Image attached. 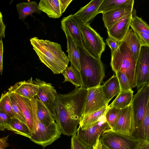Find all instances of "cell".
I'll use <instances>...</instances> for the list:
<instances>
[{"label":"cell","mask_w":149,"mask_h":149,"mask_svg":"<svg viewBox=\"0 0 149 149\" xmlns=\"http://www.w3.org/2000/svg\"><path fill=\"white\" fill-rule=\"evenodd\" d=\"M87 89L76 88L66 94H57L55 101L56 120L61 134L68 136L76 134L84 113Z\"/></svg>","instance_id":"cell-1"},{"label":"cell","mask_w":149,"mask_h":149,"mask_svg":"<svg viewBox=\"0 0 149 149\" xmlns=\"http://www.w3.org/2000/svg\"><path fill=\"white\" fill-rule=\"evenodd\" d=\"M30 40L41 62L54 74L62 73L68 67L69 60L60 44L36 37L31 38Z\"/></svg>","instance_id":"cell-2"},{"label":"cell","mask_w":149,"mask_h":149,"mask_svg":"<svg viewBox=\"0 0 149 149\" xmlns=\"http://www.w3.org/2000/svg\"><path fill=\"white\" fill-rule=\"evenodd\" d=\"M77 44L80 53L81 86L89 89L100 85L105 76L104 67L101 58L94 57L83 46Z\"/></svg>","instance_id":"cell-3"},{"label":"cell","mask_w":149,"mask_h":149,"mask_svg":"<svg viewBox=\"0 0 149 149\" xmlns=\"http://www.w3.org/2000/svg\"><path fill=\"white\" fill-rule=\"evenodd\" d=\"M136 61L133 57L125 38L120 42L118 49L111 54V65L115 72L120 71L126 75L132 89L136 87L135 72Z\"/></svg>","instance_id":"cell-4"},{"label":"cell","mask_w":149,"mask_h":149,"mask_svg":"<svg viewBox=\"0 0 149 149\" xmlns=\"http://www.w3.org/2000/svg\"><path fill=\"white\" fill-rule=\"evenodd\" d=\"M99 140L111 149H136L141 141L132 135L116 132L109 129L105 130Z\"/></svg>","instance_id":"cell-5"},{"label":"cell","mask_w":149,"mask_h":149,"mask_svg":"<svg viewBox=\"0 0 149 149\" xmlns=\"http://www.w3.org/2000/svg\"><path fill=\"white\" fill-rule=\"evenodd\" d=\"M83 46L92 56L101 58L105 49L103 38L89 24H84L80 27Z\"/></svg>","instance_id":"cell-6"},{"label":"cell","mask_w":149,"mask_h":149,"mask_svg":"<svg viewBox=\"0 0 149 149\" xmlns=\"http://www.w3.org/2000/svg\"><path fill=\"white\" fill-rule=\"evenodd\" d=\"M131 102L134 113L135 127L132 136L138 139L146 107L149 99V83L137 90Z\"/></svg>","instance_id":"cell-7"},{"label":"cell","mask_w":149,"mask_h":149,"mask_svg":"<svg viewBox=\"0 0 149 149\" xmlns=\"http://www.w3.org/2000/svg\"><path fill=\"white\" fill-rule=\"evenodd\" d=\"M61 134L56 122L46 126L39 120L37 130L35 133H32L30 139L34 143L41 145L44 149L60 137Z\"/></svg>","instance_id":"cell-8"},{"label":"cell","mask_w":149,"mask_h":149,"mask_svg":"<svg viewBox=\"0 0 149 149\" xmlns=\"http://www.w3.org/2000/svg\"><path fill=\"white\" fill-rule=\"evenodd\" d=\"M109 129V125L104 115L98 121L86 129L82 130L79 127L77 129V136L87 146L93 148L102 133Z\"/></svg>","instance_id":"cell-9"},{"label":"cell","mask_w":149,"mask_h":149,"mask_svg":"<svg viewBox=\"0 0 149 149\" xmlns=\"http://www.w3.org/2000/svg\"><path fill=\"white\" fill-rule=\"evenodd\" d=\"M87 90L82 118L107 107L109 103L104 93L102 85L87 89Z\"/></svg>","instance_id":"cell-10"},{"label":"cell","mask_w":149,"mask_h":149,"mask_svg":"<svg viewBox=\"0 0 149 149\" xmlns=\"http://www.w3.org/2000/svg\"><path fill=\"white\" fill-rule=\"evenodd\" d=\"M14 93L21 108L27 126L32 133H35L37 130L39 122L36 98L30 100Z\"/></svg>","instance_id":"cell-11"},{"label":"cell","mask_w":149,"mask_h":149,"mask_svg":"<svg viewBox=\"0 0 149 149\" xmlns=\"http://www.w3.org/2000/svg\"><path fill=\"white\" fill-rule=\"evenodd\" d=\"M33 82L38 86V97L50 111L56 121V116L55 101L57 95L56 90L51 83L39 78H36Z\"/></svg>","instance_id":"cell-12"},{"label":"cell","mask_w":149,"mask_h":149,"mask_svg":"<svg viewBox=\"0 0 149 149\" xmlns=\"http://www.w3.org/2000/svg\"><path fill=\"white\" fill-rule=\"evenodd\" d=\"M135 76L137 90L149 83V47L142 46L136 61Z\"/></svg>","instance_id":"cell-13"},{"label":"cell","mask_w":149,"mask_h":149,"mask_svg":"<svg viewBox=\"0 0 149 149\" xmlns=\"http://www.w3.org/2000/svg\"><path fill=\"white\" fill-rule=\"evenodd\" d=\"M134 113L131 103L122 109L114 127L111 130L126 134L132 135L135 130Z\"/></svg>","instance_id":"cell-14"},{"label":"cell","mask_w":149,"mask_h":149,"mask_svg":"<svg viewBox=\"0 0 149 149\" xmlns=\"http://www.w3.org/2000/svg\"><path fill=\"white\" fill-rule=\"evenodd\" d=\"M61 28L65 35H69L77 44L83 46L80 27L83 21L74 14L63 17L61 21Z\"/></svg>","instance_id":"cell-15"},{"label":"cell","mask_w":149,"mask_h":149,"mask_svg":"<svg viewBox=\"0 0 149 149\" xmlns=\"http://www.w3.org/2000/svg\"><path fill=\"white\" fill-rule=\"evenodd\" d=\"M72 0H41L39 6L41 11L50 18L60 17Z\"/></svg>","instance_id":"cell-16"},{"label":"cell","mask_w":149,"mask_h":149,"mask_svg":"<svg viewBox=\"0 0 149 149\" xmlns=\"http://www.w3.org/2000/svg\"><path fill=\"white\" fill-rule=\"evenodd\" d=\"M132 11L125 14L107 29L108 36L119 41L123 40L130 29Z\"/></svg>","instance_id":"cell-17"},{"label":"cell","mask_w":149,"mask_h":149,"mask_svg":"<svg viewBox=\"0 0 149 149\" xmlns=\"http://www.w3.org/2000/svg\"><path fill=\"white\" fill-rule=\"evenodd\" d=\"M38 86L34 84L32 77L27 81L16 83L8 89V91L31 100L37 95Z\"/></svg>","instance_id":"cell-18"},{"label":"cell","mask_w":149,"mask_h":149,"mask_svg":"<svg viewBox=\"0 0 149 149\" xmlns=\"http://www.w3.org/2000/svg\"><path fill=\"white\" fill-rule=\"evenodd\" d=\"M134 3L102 13V19L107 29L111 27L125 14L132 11Z\"/></svg>","instance_id":"cell-19"},{"label":"cell","mask_w":149,"mask_h":149,"mask_svg":"<svg viewBox=\"0 0 149 149\" xmlns=\"http://www.w3.org/2000/svg\"><path fill=\"white\" fill-rule=\"evenodd\" d=\"M103 1L92 0L74 14L83 21L84 24H88L98 14L99 8Z\"/></svg>","instance_id":"cell-20"},{"label":"cell","mask_w":149,"mask_h":149,"mask_svg":"<svg viewBox=\"0 0 149 149\" xmlns=\"http://www.w3.org/2000/svg\"><path fill=\"white\" fill-rule=\"evenodd\" d=\"M67 41V52L71 65L80 71V53L76 43L69 35H66Z\"/></svg>","instance_id":"cell-21"},{"label":"cell","mask_w":149,"mask_h":149,"mask_svg":"<svg viewBox=\"0 0 149 149\" xmlns=\"http://www.w3.org/2000/svg\"><path fill=\"white\" fill-rule=\"evenodd\" d=\"M16 7L19 14V19L24 21L29 15L32 16L33 13L41 14L39 4L35 1L27 2H23L16 5Z\"/></svg>","instance_id":"cell-22"},{"label":"cell","mask_w":149,"mask_h":149,"mask_svg":"<svg viewBox=\"0 0 149 149\" xmlns=\"http://www.w3.org/2000/svg\"><path fill=\"white\" fill-rule=\"evenodd\" d=\"M103 90L105 97L109 103L115 96L120 92V87L117 76L113 75L102 85Z\"/></svg>","instance_id":"cell-23"},{"label":"cell","mask_w":149,"mask_h":149,"mask_svg":"<svg viewBox=\"0 0 149 149\" xmlns=\"http://www.w3.org/2000/svg\"><path fill=\"white\" fill-rule=\"evenodd\" d=\"M37 102V115L42 123L46 126L52 124L55 121L51 113L38 98H36Z\"/></svg>","instance_id":"cell-24"},{"label":"cell","mask_w":149,"mask_h":149,"mask_svg":"<svg viewBox=\"0 0 149 149\" xmlns=\"http://www.w3.org/2000/svg\"><path fill=\"white\" fill-rule=\"evenodd\" d=\"M6 129L12 131L15 133L31 138L32 133L27 125L18 119L11 118L10 124L6 125Z\"/></svg>","instance_id":"cell-25"},{"label":"cell","mask_w":149,"mask_h":149,"mask_svg":"<svg viewBox=\"0 0 149 149\" xmlns=\"http://www.w3.org/2000/svg\"><path fill=\"white\" fill-rule=\"evenodd\" d=\"M126 40L134 58L137 61L142 45L141 42L132 29H129L124 38Z\"/></svg>","instance_id":"cell-26"},{"label":"cell","mask_w":149,"mask_h":149,"mask_svg":"<svg viewBox=\"0 0 149 149\" xmlns=\"http://www.w3.org/2000/svg\"><path fill=\"white\" fill-rule=\"evenodd\" d=\"M133 96L132 90L120 92L109 106L111 107L123 109L130 104Z\"/></svg>","instance_id":"cell-27"},{"label":"cell","mask_w":149,"mask_h":149,"mask_svg":"<svg viewBox=\"0 0 149 149\" xmlns=\"http://www.w3.org/2000/svg\"><path fill=\"white\" fill-rule=\"evenodd\" d=\"M62 74L64 77L63 83L69 81L76 88L82 86V83L80 72L73 66L71 65L67 67Z\"/></svg>","instance_id":"cell-28"},{"label":"cell","mask_w":149,"mask_h":149,"mask_svg":"<svg viewBox=\"0 0 149 149\" xmlns=\"http://www.w3.org/2000/svg\"><path fill=\"white\" fill-rule=\"evenodd\" d=\"M134 2V0H103L99 8L97 14L127 6Z\"/></svg>","instance_id":"cell-29"},{"label":"cell","mask_w":149,"mask_h":149,"mask_svg":"<svg viewBox=\"0 0 149 149\" xmlns=\"http://www.w3.org/2000/svg\"><path fill=\"white\" fill-rule=\"evenodd\" d=\"M109 107L108 106L89 115L83 117L81 120L79 127L82 129L84 130L98 121L101 117L104 115Z\"/></svg>","instance_id":"cell-30"},{"label":"cell","mask_w":149,"mask_h":149,"mask_svg":"<svg viewBox=\"0 0 149 149\" xmlns=\"http://www.w3.org/2000/svg\"><path fill=\"white\" fill-rule=\"evenodd\" d=\"M138 139L141 142L149 143V99L146 105Z\"/></svg>","instance_id":"cell-31"},{"label":"cell","mask_w":149,"mask_h":149,"mask_svg":"<svg viewBox=\"0 0 149 149\" xmlns=\"http://www.w3.org/2000/svg\"><path fill=\"white\" fill-rule=\"evenodd\" d=\"M130 26L133 30L149 36V26L141 18L136 15L135 10H133Z\"/></svg>","instance_id":"cell-32"},{"label":"cell","mask_w":149,"mask_h":149,"mask_svg":"<svg viewBox=\"0 0 149 149\" xmlns=\"http://www.w3.org/2000/svg\"><path fill=\"white\" fill-rule=\"evenodd\" d=\"M109 106V107L107 110L104 116L110 129H112L116 122L122 109L111 107Z\"/></svg>","instance_id":"cell-33"},{"label":"cell","mask_w":149,"mask_h":149,"mask_svg":"<svg viewBox=\"0 0 149 149\" xmlns=\"http://www.w3.org/2000/svg\"><path fill=\"white\" fill-rule=\"evenodd\" d=\"M8 92L12 109L14 114V117L26 124L22 110L14 93Z\"/></svg>","instance_id":"cell-34"},{"label":"cell","mask_w":149,"mask_h":149,"mask_svg":"<svg viewBox=\"0 0 149 149\" xmlns=\"http://www.w3.org/2000/svg\"><path fill=\"white\" fill-rule=\"evenodd\" d=\"M0 110L5 112L11 118L14 117L8 91H5L1 95L0 99Z\"/></svg>","instance_id":"cell-35"},{"label":"cell","mask_w":149,"mask_h":149,"mask_svg":"<svg viewBox=\"0 0 149 149\" xmlns=\"http://www.w3.org/2000/svg\"><path fill=\"white\" fill-rule=\"evenodd\" d=\"M115 73L117 77L119 82L120 92L132 90L129 81L126 74L120 71H117Z\"/></svg>","instance_id":"cell-36"},{"label":"cell","mask_w":149,"mask_h":149,"mask_svg":"<svg viewBox=\"0 0 149 149\" xmlns=\"http://www.w3.org/2000/svg\"><path fill=\"white\" fill-rule=\"evenodd\" d=\"M71 142V149H93L81 141L77 136V134L72 136Z\"/></svg>","instance_id":"cell-37"},{"label":"cell","mask_w":149,"mask_h":149,"mask_svg":"<svg viewBox=\"0 0 149 149\" xmlns=\"http://www.w3.org/2000/svg\"><path fill=\"white\" fill-rule=\"evenodd\" d=\"M11 118L5 112L0 110V130L3 131L6 125L10 124Z\"/></svg>","instance_id":"cell-38"},{"label":"cell","mask_w":149,"mask_h":149,"mask_svg":"<svg viewBox=\"0 0 149 149\" xmlns=\"http://www.w3.org/2000/svg\"><path fill=\"white\" fill-rule=\"evenodd\" d=\"M106 41L111 49V54L116 51L119 47L120 41L117 40L109 36H108Z\"/></svg>","instance_id":"cell-39"},{"label":"cell","mask_w":149,"mask_h":149,"mask_svg":"<svg viewBox=\"0 0 149 149\" xmlns=\"http://www.w3.org/2000/svg\"><path fill=\"white\" fill-rule=\"evenodd\" d=\"M133 31L140 40L142 46H146L149 47V36L139 32Z\"/></svg>","instance_id":"cell-40"},{"label":"cell","mask_w":149,"mask_h":149,"mask_svg":"<svg viewBox=\"0 0 149 149\" xmlns=\"http://www.w3.org/2000/svg\"><path fill=\"white\" fill-rule=\"evenodd\" d=\"M0 40L5 38V32L6 26L3 21V16L2 13L0 12Z\"/></svg>","instance_id":"cell-41"},{"label":"cell","mask_w":149,"mask_h":149,"mask_svg":"<svg viewBox=\"0 0 149 149\" xmlns=\"http://www.w3.org/2000/svg\"><path fill=\"white\" fill-rule=\"evenodd\" d=\"M9 135L1 138L0 139V149H6L9 146V144L7 142Z\"/></svg>","instance_id":"cell-42"},{"label":"cell","mask_w":149,"mask_h":149,"mask_svg":"<svg viewBox=\"0 0 149 149\" xmlns=\"http://www.w3.org/2000/svg\"><path fill=\"white\" fill-rule=\"evenodd\" d=\"M3 47L2 40L0 41V72L2 74L3 71Z\"/></svg>","instance_id":"cell-43"},{"label":"cell","mask_w":149,"mask_h":149,"mask_svg":"<svg viewBox=\"0 0 149 149\" xmlns=\"http://www.w3.org/2000/svg\"><path fill=\"white\" fill-rule=\"evenodd\" d=\"M136 149H149V143L141 141Z\"/></svg>","instance_id":"cell-44"},{"label":"cell","mask_w":149,"mask_h":149,"mask_svg":"<svg viewBox=\"0 0 149 149\" xmlns=\"http://www.w3.org/2000/svg\"><path fill=\"white\" fill-rule=\"evenodd\" d=\"M102 145L99 139L97 140L95 145L93 147V149H102Z\"/></svg>","instance_id":"cell-45"},{"label":"cell","mask_w":149,"mask_h":149,"mask_svg":"<svg viewBox=\"0 0 149 149\" xmlns=\"http://www.w3.org/2000/svg\"><path fill=\"white\" fill-rule=\"evenodd\" d=\"M102 149H111L107 146L102 144Z\"/></svg>","instance_id":"cell-46"}]
</instances>
